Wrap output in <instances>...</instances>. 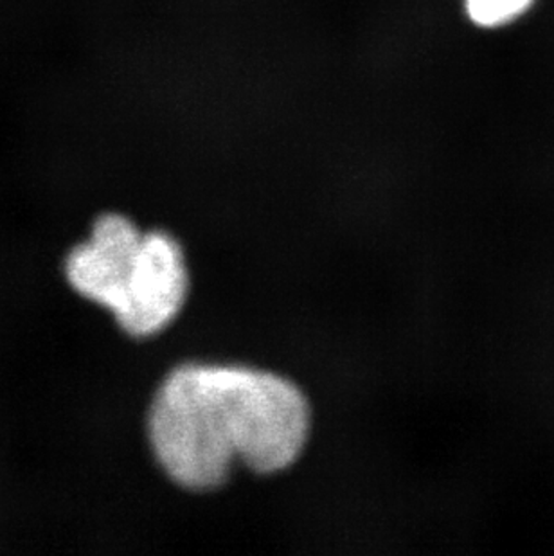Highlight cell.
<instances>
[{"mask_svg":"<svg viewBox=\"0 0 554 556\" xmlns=\"http://www.w3.org/2000/svg\"><path fill=\"white\" fill-rule=\"evenodd\" d=\"M310 405L288 378L263 369L186 364L173 369L148 413V435L164 472L184 489H221L235 465L276 473L298 462Z\"/></svg>","mask_w":554,"mask_h":556,"instance_id":"6da1fadb","label":"cell"},{"mask_svg":"<svg viewBox=\"0 0 554 556\" xmlns=\"http://www.w3.org/2000/svg\"><path fill=\"white\" fill-rule=\"evenodd\" d=\"M68 283L114 315L131 337L172 325L188 300L189 274L180 243L164 231H141L126 216H101L87 242L68 252Z\"/></svg>","mask_w":554,"mask_h":556,"instance_id":"7a4b0ae2","label":"cell"},{"mask_svg":"<svg viewBox=\"0 0 554 556\" xmlns=\"http://www.w3.org/2000/svg\"><path fill=\"white\" fill-rule=\"evenodd\" d=\"M534 0H465L470 21L481 27H501L517 21Z\"/></svg>","mask_w":554,"mask_h":556,"instance_id":"3957f363","label":"cell"}]
</instances>
